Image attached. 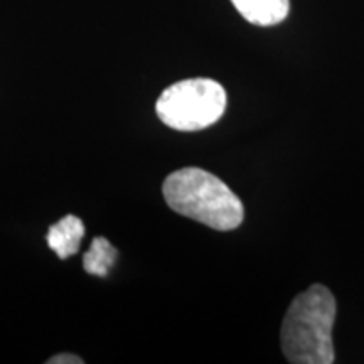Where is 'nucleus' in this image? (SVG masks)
Listing matches in <instances>:
<instances>
[{
    "mask_svg": "<svg viewBox=\"0 0 364 364\" xmlns=\"http://www.w3.org/2000/svg\"><path fill=\"white\" fill-rule=\"evenodd\" d=\"M334 295L324 285H312L292 300L282 324V349L292 364L334 363L332 327H334Z\"/></svg>",
    "mask_w": 364,
    "mask_h": 364,
    "instance_id": "obj_1",
    "label": "nucleus"
},
{
    "mask_svg": "<svg viewBox=\"0 0 364 364\" xmlns=\"http://www.w3.org/2000/svg\"><path fill=\"white\" fill-rule=\"evenodd\" d=\"M162 194L177 215L201 223L216 231L236 230L245 218L240 198L211 172L184 167L164 181Z\"/></svg>",
    "mask_w": 364,
    "mask_h": 364,
    "instance_id": "obj_2",
    "label": "nucleus"
},
{
    "mask_svg": "<svg viewBox=\"0 0 364 364\" xmlns=\"http://www.w3.org/2000/svg\"><path fill=\"white\" fill-rule=\"evenodd\" d=\"M223 86L209 78L182 80L167 86L156 103L162 124L179 132H198L215 125L226 110Z\"/></svg>",
    "mask_w": 364,
    "mask_h": 364,
    "instance_id": "obj_3",
    "label": "nucleus"
},
{
    "mask_svg": "<svg viewBox=\"0 0 364 364\" xmlns=\"http://www.w3.org/2000/svg\"><path fill=\"white\" fill-rule=\"evenodd\" d=\"M231 4L245 21L260 27L280 24L290 11V0H231Z\"/></svg>",
    "mask_w": 364,
    "mask_h": 364,
    "instance_id": "obj_4",
    "label": "nucleus"
},
{
    "mask_svg": "<svg viewBox=\"0 0 364 364\" xmlns=\"http://www.w3.org/2000/svg\"><path fill=\"white\" fill-rule=\"evenodd\" d=\"M85 236V225L80 218L68 215L53 225L48 231V245L61 260L78 253Z\"/></svg>",
    "mask_w": 364,
    "mask_h": 364,
    "instance_id": "obj_5",
    "label": "nucleus"
},
{
    "mask_svg": "<svg viewBox=\"0 0 364 364\" xmlns=\"http://www.w3.org/2000/svg\"><path fill=\"white\" fill-rule=\"evenodd\" d=\"M117 248L105 236H97L83 257L85 272L95 277H107L115 265Z\"/></svg>",
    "mask_w": 364,
    "mask_h": 364,
    "instance_id": "obj_6",
    "label": "nucleus"
},
{
    "mask_svg": "<svg viewBox=\"0 0 364 364\" xmlns=\"http://www.w3.org/2000/svg\"><path fill=\"white\" fill-rule=\"evenodd\" d=\"M49 364H83V359L76 354H58L51 359H48Z\"/></svg>",
    "mask_w": 364,
    "mask_h": 364,
    "instance_id": "obj_7",
    "label": "nucleus"
}]
</instances>
